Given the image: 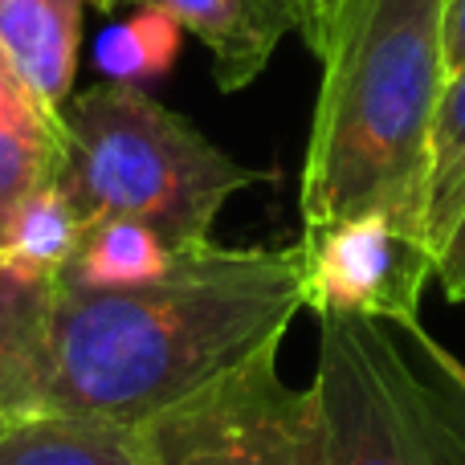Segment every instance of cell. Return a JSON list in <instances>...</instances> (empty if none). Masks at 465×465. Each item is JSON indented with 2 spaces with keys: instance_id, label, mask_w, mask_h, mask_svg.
Wrapping results in <instances>:
<instances>
[{
  "instance_id": "15",
  "label": "cell",
  "mask_w": 465,
  "mask_h": 465,
  "mask_svg": "<svg viewBox=\"0 0 465 465\" xmlns=\"http://www.w3.org/2000/svg\"><path fill=\"white\" fill-rule=\"evenodd\" d=\"M57 168H62V131L0 123V225L33 188L57 180Z\"/></svg>"
},
{
  "instance_id": "11",
  "label": "cell",
  "mask_w": 465,
  "mask_h": 465,
  "mask_svg": "<svg viewBox=\"0 0 465 465\" xmlns=\"http://www.w3.org/2000/svg\"><path fill=\"white\" fill-rule=\"evenodd\" d=\"M82 225L78 209L70 204L57 180L33 188L0 225V270L21 273L33 282H57L78 249Z\"/></svg>"
},
{
  "instance_id": "18",
  "label": "cell",
  "mask_w": 465,
  "mask_h": 465,
  "mask_svg": "<svg viewBox=\"0 0 465 465\" xmlns=\"http://www.w3.org/2000/svg\"><path fill=\"white\" fill-rule=\"evenodd\" d=\"M282 5L290 8L294 33L314 49V54H319L322 41H327L331 21H335V13H339V5H343V0H282Z\"/></svg>"
},
{
  "instance_id": "19",
  "label": "cell",
  "mask_w": 465,
  "mask_h": 465,
  "mask_svg": "<svg viewBox=\"0 0 465 465\" xmlns=\"http://www.w3.org/2000/svg\"><path fill=\"white\" fill-rule=\"evenodd\" d=\"M465 65V0H445V74Z\"/></svg>"
},
{
  "instance_id": "10",
  "label": "cell",
  "mask_w": 465,
  "mask_h": 465,
  "mask_svg": "<svg viewBox=\"0 0 465 465\" xmlns=\"http://www.w3.org/2000/svg\"><path fill=\"white\" fill-rule=\"evenodd\" d=\"M57 282L0 270V417L41 409Z\"/></svg>"
},
{
  "instance_id": "4",
  "label": "cell",
  "mask_w": 465,
  "mask_h": 465,
  "mask_svg": "<svg viewBox=\"0 0 465 465\" xmlns=\"http://www.w3.org/2000/svg\"><path fill=\"white\" fill-rule=\"evenodd\" d=\"M319 465H465V368L420 319L319 314Z\"/></svg>"
},
{
  "instance_id": "16",
  "label": "cell",
  "mask_w": 465,
  "mask_h": 465,
  "mask_svg": "<svg viewBox=\"0 0 465 465\" xmlns=\"http://www.w3.org/2000/svg\"><path fill=\"white\" fill-rule=\"evenodd\" d=\"M0 123H16V127H49V131H62V123L49 119L33 94L25 90V82L13 74V65L5 62L0 54Z\"/></svg>"
},
{
  "instance_id": "12",
  "label": "cell",
  "mask_w": 465,
  "mask_h": 465,
  "mask_svg": "<svg viewBox=\"0 0 465 465\" xmlns=\"http://www.w3.org/2000/svg\"><path fill=\"white\" fill-rule=\"evenodd\" d=\"M172 257H176V249L143 221L111 217L86 225L57 282L78 290H135L163 278Z\"/></svg>"
},
{
  "instance_id": "14",
  "label": "cell",
  "mask_w": 465,
  "mask_h": 465,
  "mask_svg": "<svg viewBox=\"0 0 465 465\" xmlns=\"http://www.w3.org/2000/svg\"><path fill=\"white\" fill-rule=\"evenodd\" d=\"M465 209V65L445 78V94L433 123V152H429V201L425 232L433 253L450 237L453 221Z\"/></svg>"
},
{
  "instance_id": "8",
  "label": "cell",
  "mask_w": 465,
  "mask_h": 465,
  "mask_svg": "<svg viewBox=\"0 0 465 465\" xmlns=\"http://www.w3.org/2000/svg\"><path fill=\"white\" fill-rule=\"evenodd\" d=\"M139 5L168 8L193 37L204 41L213 54V78L225 94L249 86L278 54L282 37L294 33L290 8L282 0H139Z\"/></svg>"
},
{
  "instance_id": "20",
  "label": "cell",
  "mask_w": 465,
  "mask_h": 465,
  "mask_svg": "<svg viewBox=\"0 0 465 465\" xmlns=\"http://www.w3.org/2000/svg\"><path fill=\"white\" fill-rule=\"evenodd\" d=\"M90 5H98V8H114L119 0H90Z\"/></svg>"
},
{
  "instance_id": "13",
  "label": "cell",
  "mask_w": 465,
  "mask_h": 465,
  "mask_svg": "<svg viewBox=\"0 0 465 465\" xmlns=\"http://www.w3.org/2000/svg\"><path fill=\"white\" fill-rule=\"evenodd\" d=\"M184 45V25L160 5H139L127 21L111 25L94 45V65L111 82L143 86L176 65Z\"/></svg>"
},
{
  "instance_id": "9",
  "label": "cell",
  "mask_w": 465,
  "mask_h": 465,
  "mask_svg": "<svg viewBox=\"0 0 465 465\" xmlns=\"http://www.w3.org/2000/svg\"><path fill=\"white\" fill-rule=\"evenodd\" d=\"M0 465H147L139 425L29 409L0 417Z\"/></svg>"
},
{
  "instance_id": "17",
  "label": "cell",
  "mask_w": 465,
  "mask_h": 465,
  "mask_svg": "<svg viewBox=\"0 0 465 465\" xmlns=\"http://www.w3.org/2000/svg\"><path fill=\"white\" fill-rule=\"evenodd\" d=\"M437 282H441L445 298H453V302H465V209L461 217L453 221L450 237L441 241V249H437Z\"/></svg>"
},
{
  "instance_id": "2",
  "label": "cell",
  "mask_w": 465,
  "mask_h": 465,
  "mask_svg": "<svg viewBox=\"0 0 465 465\" xmlns=\"http://www.w3.org/2000/svg\"><path fill=\"white\" fill-rule=\"evenodd\" d=\"M319 57L298 184L302 229L392 213L425 232L433 123L450 78L445 0H343Z\"/></svg>"
},
{
  "instance_id": "6",
  "label": "cell",
  "mask_w": 465,
  "mask_h": 465,
  "mask_svg": "<svg viewBox=\"0 0 465 465\" xmlns=\"http://www.w3.org/2000/svg\"><path fill=\"white\" fill-rule=\"evenodd\" d=\"M298 245L306 265V311L314 314L412 322L437 273L429 237L392 213H360L322 229H302Z\"/></svg>"
},
{
  "instance_id": "5",
  "label": "cell",
  "mask_w": 465,
  "mask_h": 465,
  "mask_svg": "<svg viewBox=\"0 0 465 465\" xmlns=\"http://www.w3.org/2000/svg\"><path fill=\"white\" fill-rule=\"evenodd\" d=\"M147 465H319L314 384H286L278 347L196 388L139 425Z\"/></svg>"
},
{
  "instance_id": "3",
  "label": "cell",
  "mask_w": 465,
  "mask_h": 465,
  "mask_svg": "<svg viewBox=\"0 0 465 465\" xmlns=\"http://www.w3.org/2000/svg\"><path fill=\"white\" fill-rule=\"evenodd\" d=\"M257 180V168L237 163L139 86L106 82L62 106L57 184L82 225L127 217L155 229L172 249L201 245L229 196Z\"/></svg>"
},
{
  "instance_id": "1",
  "label": "cell",
  "mask_w": 465,
  "mask_h": 465,
  "mask_svg": "<svg viewBox=\"0 0 465 465\" xmlns=\"http://www.w3.org/2000/svg\"><path fill=\"white\" fill-rule=\"evenodd\" d=\"M306 311L302 245L176 249L135 290H54L41 409L143 425L168 404L282 347Z\"/></svg>"
},
{
  "instance_id": "7",
  "label": "cell",
  "mask_w": 465,
  "mask_h": 465,
  "mask_svg": "<svg viewBox=\"0 0 465 465\" xmlns=\"http://www.w3.org/2000/svg\"><path fill=\"white\" fill-rule=\"evenodd\" d=\"M82 8L86 0H0V54L57 123L78 74Z\"/></svg>"
}]
</instances>
